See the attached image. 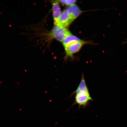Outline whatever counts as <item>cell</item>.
I'll return each instance as SVG.
<instances>
[{
	"instance_id": "cell-1",
	"label": "cell",
	"mask_w": 127,
	"mask_h": 127,
	"mask_svg": "<svg viewBox=\"0 0 127 127\" xmlns=\"http://www.w3.org/2000/svg\"><path fill=\"white\" fill-rule=\"evenodd\" d=\"M75 95L74 104H77L79 108H84L89 104L90 101L93 100L86 85L83 74L78 87L73 93Z\"/></svg>"
},
{
	"instance_id": "cell-2",
	"label": "cell",
	"mask_w": 127,
	"mask_h": 127,
	"mask_svg": "<svg viewBox=\"0 0 127 127\" xmlns=\"http://www.w3.org/2000/svg\"><path fill=\"white\" fill-rule=\"evenodd\" d=\"M71 34L67 28L64 27L55 25L52 28L50 33V36L52 38L61 42L66 36Z\"/></svg>"
},
{
	"instance_id": "cell-3",
	"label": "cell",
	"mask_w": 127,
	"mask_h": 127,
	"mask_svg": "<svg viewBox=\"0 0 127 127\" xmlns=\"http://www.w3.org/2000/svg\"><path fill=\"white\" fill-rule=\"evenodd\" d=\"M92 44L91 42L82 40L71 44L64 48L66 56L72 57L74 54L79 51L83 46L85 44Z\"/></svg>"
},
{
	"instance_id": "cell-4",
	"label": "cell",
	"mask_w": 127,
	"mask_h": 127,
	"mask_svg": "<svg viewBox=\"0 0 127 127\" xmlns=\"http://www.w3.org/2000/svg\"><path fill=\"white\" fill-rule=\"evenodd\" d=\"M52 3L54 23L55 25H57L62 13L61 8L58 1H52Z\"/></svg>"
},
{
	"instance_id": "cell-5",
	"label": "cell",
	"mask_w": 127,
	"mask_h": 127,
	"mask_svg": "<svg viewBox=\"0 0 127 127\" xmlns=\"http://www.w3.org/2000/svg\"><path fill=\"white\" fill-rule=\"evenodd\" d=\"M73 22L70 17L66 9H65L62 12L59 22L57 25L67 28Z\"/></svg>"
},
{
	"instance_id": "cell-6",
	"label": "cell",
	"mask_w": 127,
	"mask_h": 127,
	"mask_svg": "<svg viewBox=\"0 0 127 127\" xmlns=\"http://www.w3.org/2000/svg\"><path fill=\"white\" fill-rule=\"evenodd\" d=\"M66 9L73 21L77 19L82 13V11L78 6L74 4L68 6Z\"/></svg>"
},
{
	"instance_id": "cell-7",
	"label": "cell",
	"mask_w": 127,
	"mask_h": 127,
	"mask_svg": "<svg viewBox=\"0 0 127 127\" xmlns=\"http://www.w3.org/2000/svg\"><path fill=\"white\" fill-rule=\"evenodd\" d=\"M82 40L77 36L73 35L71 34L66 36L64 40L62 43L63 46L65 48L74 42H79Z\"/></svg>"
},
{
	"instance_id": "cell-8",
	"label": "cell",
	"mask_w": 127,
	"mask_h": 127,
	"mask_svg": "<svg viewBox=\"0 0 127 127\" xmlns=\"http://www.w3.org/2000/svg\"><path fill=\"white\" fill-rule=\"evenodd\" d=\"M58 1L62 4L69 6L74 4L76 1L74 0H60Z\"/></svg>"
},
{
	"instance_id": "cell-9",
	"label": "cell",
	"mask_w": 127,
	"mask_h": 127,
	"mask_svg": "<svg viewBox=\"0 0 127 127\" xmlns=\"http://www.w3.org/2000/svg\"><path fill=\"white\" fill-rule=\"evenodd\" d=\"M126 42L127 43V42Z\"/></svg>"
}]
</instances>
